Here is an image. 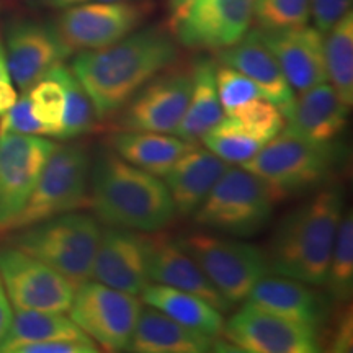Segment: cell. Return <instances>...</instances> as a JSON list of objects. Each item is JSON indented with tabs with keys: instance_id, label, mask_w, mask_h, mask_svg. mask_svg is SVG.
<instances>
[{
	"instance_id": "obj_1",
	"label": "cell",
	"mask_w": 353,
	"mask_h": 353,
	"mask_svg": "<svg viewBox=\"0 0 353 353\" xmlns=\"http://www.w3.org/2000/svg\"><path fill=\"white\" fill-rule=\"evenodd\" d=\"M176 57L174 34L154 25L100 50L79 51L70 70L87 92L97 120H108L120 113L141 87L174 65Z\"/></svg>"
},
{
	"instance_id": "obj_42",
	"label": "cell",
	"mask_w": 353,
	"mask_h": 353,
	"mask_svg": "<svg viewBox=\"0 0 353 353\" xmlns=\"http://www.w3.org/2000/svg\"><path fill=\"white\" fill-rule=\"evenodd\" d=\"M12 319H13L12 303L7 296V291H6V286H3L2 278H0V343L3 342L8 329H10Z\"/></svg>"
},
{
	"instance_id": "obj_16",
	"label": "cell",
	"mask_w": 353,
	"mask_h": 353,
	"mask_svg": "<svg viewBox=\"0 0 353 353\" xmlns=\"http://www.w3.org/2000/svg\"><path fill=\"white\" fill-rule=\"evenodd\" d=\"M54 145L43 136H0V234L23 210Z\"/></svg>"
},
{
	"instance_id": "obj_31",
	"label": "cell",
	"mask_w": 353,
	"mask_h": 353,
	"mask_svg": "<svg viewBox=\"0 0 353 353\" xmlns=\"http://www.w3.org/2000/svg\"><path fill=\"white\" fill-rule=\"evenodd\" d=\"M54 70L63 83L65 94V108L59 139L69 141L90 134L99 120H97L94 105L88 99L87 92L83 90L81 82L68 65L59 63L54 65Z\"/></svg>"
},
{
	"instance_id": "obj_2",
	"label": "cell",
	"mask_w": 353,
	"mask_h": 353,
	"mask_svg": "<svg viewBox=\"0 0 353 353\" xmlns=\"http://www.w3.org/2000/svg\"><path fill=\"white\" fill-rule=\"evenodd\" d=\"M88 203L107 226L157 232L170 226L175 206L161 176L131 165L112 148L97 149L90 159Z\"/></svg>"
},
{
	"instance_id": "obj_7",
	"label": "cell",
	"mask_w": 353,
	"mask_h": 353,
	"mask_svg": "<svg viewBox=\"0 0 353 353\" xmlns=\"http://www.w3.org/2000/svg\"><path fill=\"white\" fill-rule=\"evenodd\" d=\"M88 174L90 154L85 144L54 145L39 172L32 195L8 231H19L52 216L82 208L88 201Z\"/></svg>"
},
{
	"instance_id": "obj_45",
	"label": "cell",
	"mask_w": 353,
	"mask_h": 353,
	"mask_svg": "<svg viewBox=\"0 0 353 353\" xmlns=\"http://www.w3.org/2000/svg\"><path fill=\"white\" fill-rule=\"evenodd\" d=\"M7 79H12V77H10V72H8L6 48H3L2 38H0V81H7Z\"/></svg>"
},
{
	"instance_id": "obj_11",
	"label": "cell",
	"mask_w": 353,
	"mask_h": 353,
	"mask_svg": "<svg viewBox=\"0 0 353 353\" xmlns=\"http://www.w3.org/2000/svg\"><path fill=\"white\" fill-rule=\"evenodd\" d=\"M0 278L12 306L21 311L68 312L76 286L10 244L0 245Z\"/></svg>"
},
{
	"instance_id": "obj_23",
	"label": "cell",
	"mask_w": 353,
	"mask_h": 353,
	"mask_svg": "<svg viewBox=\"0 0 353 353\" xmlns=\"http://www.w3.org/2000/svg\"><path fill=\"white\" fill-rule=\"evenodd\" d=\"M229 169L208 148L193 144L165 174V185L175 206V214L192 216L211 188Z\"/></svg>"
},
{
	"instance_id": "obj_40",
	"label": "cell",
	"mask_w": 353,
	"mask_h": 353,
	"mask_svg": "<svg viewBox=\"0 0 353 353\" xmlns=\"http://www.w3.org/2000/svg\"><path fill=\"white\" fill-rule=\"evenodd\" d=\"M342 311L334 317L332 334H330L329 347L332 352H350L353 343V322L352 309L343 304Z\"/></svg>"
},
{
	"instance_id": "obj_3",
	"label": "cell",
	"mask_w": 353,
	"mask_h": 353,
	"mask_svg": "<svg viewBox=\"0 0 353 353\" xmlns=\"http://www.w3.org/2000/svg\"><path fill=\"white\" fill-rule=\"evenodd\" d=\"M345 211V192L339 183L321 187L306 203H301L280 219L265 254L270 273L324 285L327 265Z\"/></svg>"
},
{
	"instance_id": "obj_34",
	"label": "cell",
	"mask_w": 353,
	"mask_h": 353,
	"mask_svg": "<svg viewBox=\"0 0 353 353\" xmlns=\"http://www.w3.org/2000/svg\"><path fill=\"white\" fill-rule=\"evenodd\" d=\"M231 117L237 125L244 128L249 134L263 141L275 138L285 128V114L275 103L267 99H254L242 103L232 113L224 114Z\"/></svg>"
},
{
	"instance_id": "obj_41",
	"label": "cell",
	"mask_w": 353,
	"mask_h": 353,
	"mask_svg": "<svg viewBox=\"0 0 353 353\" xmlns=\"http://www.w3.org/2000/svg\"><path fill=\"white\" fill-rule=\"evenodd\" d=\"M94 2H114V0H25L26 6L34 10H64L69 7Z\"/></svg>"
},
{
	"instance_id": "obj_18",
	"label": "cell",
	"mask_w": 353,
	"mask_h": 353,
	"mask_svg": "<svg viewBox=\"0 0 353 353\" xmlns=\"http://www.w3.org/2000/svg\"><path fill=\"white\" fill-rule=\"evenodd\" d=\"M260 38L276 57L291 88L299 94L317 83L329 82L325 70L324 33L316 26H296V28L263 32Z\"/></svg>"
},
{
	"instance_id": "obj_13",
	"label": "cell",
	"mask_w": 353,
	"mask_h": 353,
	"mask_svg": "<svg viewBox=\"0 0 353 353\" xmlns=\"http://www.w3.org/2000/svg\"><path fill=\"white\" fill-rule=\"evenodd\" d=\"M224 337L237 350L250 353H314L321 350V332L307 325L263 311L245 301L224 322Z\"/></svg>"
},
{
	"instance_id": "obj_24",
	"label": "cell",
	"mask_w": 353,
	"mask_h": 353,
	"mask_svg": "<svg viewBox=\"0 0 353 353\" xmlns=\"http://www.w3.org/2000/svg\"><path fill=\"white\" fill-rule=\"evenodd\" d=\"M214 347V337L190 329L156 307H141L128 350L138 353H203Z\"/></svg>"
},
{
	"instance_id": "obj_35",
	"label": "cell",
	"mask_w": 353,
	"mask_h": 353,
	"mask_svg": "<svg viewBox=\"0 0 353 353\" xmlns=\"http://www.w3.org/2000/svg\"><path fill=\"white\" fill-rule=\"evenodd\" d=\"M254 19L263 32L307 25L309 0H255Z\"/></svg>"
},
{
	"instance_id": "obj_25",
	"label": "cell",
	"mask_w": 353,
	"mask_h": 353,
	"mask_svg": "<svg viewBox=\"0 0 353 353\" xmlns=\"http://www.w3.org/2000/svg\"><path fill=\"white\" fill-rule=\"evenodd\" d=\"M196 143L169 132L125 131L110 136V148L131 165L164 179L170 167Z\"/></svg>"
},
{
	"instance_id": "obj_8",
	"label": "cell",
	"mask_w": 353,
	"mask_h": 353,
	"mask_svg": "<svg viewBox=\"0 0 353 353\" xmlns=\"http://www.w3.org/2000/svg\"><path fill=\"white\" fill-rule=\"evenodd\" d=\"M175 241L232 306L245 301L255 283L270 273L265 250L249 242L208 232H188Z\"/></svg>"
},
{
	"instance_id": "obj_36",
	"label": "cell",
	"mask_w": 353,
	"mask_h": 353,
	"mask_svg": "<svg viewBox=\"0 0 353 353\" xmlns=\"http://www.w3.org/2000/svg\"><path fill=\"white\" fill-rule=\"evenodd\" d=\"M216 87H218V95L224 114L232 113L237 107L249 100L265 99L263 92L252 79L224 64L216 68Z\"/></svg>"
},
{
	"instance_id": "obj_10",
	"label": "cell",
	"mask_w": 353,
	"mask_h": 353,
	"mask_svg": "<svg viewBox=\"0 0 353 353\" xmlns=\"http://www.w3.org/2000/svg\"><path fill=\"white\" fill-rule=\"evenodd\" d=\"M68 312L97 345L107 352H123L130 347L138 324L141 301L134 294L88 280L76 288Z\"/></svg>"
},
{
	"instance_id": "obj_14",
	"label": "cell",
	"mask_w": 353,
	"mask_h": 353,
	"mask_svg": "<svg viewBox=\"0 0 353 353\" xmlns=\"http://www.w3.org/2000/svg\"><path fill=\"white\" fill-rule=\"evenodd\" d=\"M254 3L255 0H192L172 34L192 50H226L252 26Z\"/></svg>"
},
{
	"instance_id": "obj_37",
	"label": "cell",
	"mask_w": 353,
	"mask_h": 353,
	"mask_svg": "<svg viewBox=\"0 0 353 353\" xmlns=\"http://www.w3.org/2000/svg\"><path fill=\"white\" fill-rule=\"evenodd\" d=\"M23 134V136H43L51 138V132L33 114L30 97L26 92L19 97L15 105L0 117V136Z\"/></svg>"
},
{
	"instance_id": "obj_9",
	"label": "cell",
	"mask_w": 353,
	"mask_h": 353,
	"mask_svg": "<svg viewBox=\"0 0 353 353\" xmlns=\"http://www.w3.org/2000/svg\"><path fill=\"white\" fill-rule=\"evenodd\" d=\"M154 10L149 0L94 2L61 10L54 30L70 54L100 50L139 28Z\"/></svg>"
},
{
	"instance_id": "obj_32",
	"label": "cell",
	"mask_w": 353,
	"mask_h": 353,
	"mask_svg": "<svg viewBox=\"0 0 353 353\" xmlns=\"http://www.w3.org/2000/svg\"><path fill=\"white\" fill-rule=\"evenodd\" d=\"M203 144L228 164L242 165L247 161H250L262 149L265 143L249 134L231 117H224L203 138Z\"/></svg>"
},
{
	"instance_id": "obj_26",
	"label": "cell",
	"mask_w": 353,
	"mask_h": 353,
	"mask_svg": "<svg viewBox=\"0 0 353 353\" xmlns=\"http://www.w3.org/2000/svg\"><path fill=\"white\" fill-rule=\"evenodd\" d=\"M193 69V87L188 107L174 134L188 143H196L205 138L224 118L218 87H216V64L213 59L200 57Z\"/></svg>"
},
{
	"instance_id": "obj_22",
	"label": "cell",
	"mask_w": 353,
	"mask_h": 353,
	"mask_svg": "<svg viewBox=\"0 0 353 353\" xmlns=\"http://www.w3.org/2000/svg\"><path fill=\"white\" fill-rule=\"evenodd\" d=\"M348 108L329 82L301 92L286 114V130L312 143H334L345 131Z\"/></svg>"
},
{
	"instance_id": "obj_39",
	"label": "cell",
	"mask_w": 353,
	"mask_h": 353,
	"mask_svg": "<svg viewBox=\"0 0 353 353\" xmlns=\"http://www.w3.org/2000/svg\"><path fill=\"white\" fill-rule=\"evenodd\" d=\"M350 10L352 0H309V15L316 28L324 34Z\"/></svg>"
},
{
	"instance_id": "obj_17",
	"label": "cell",
	"mask_w": 353,
	"mask_h": 353,
	"mask_svg": "<svg viewBox=\"0 0 353 353\" xmlns=\"http://www.w3.org/2000/svg\"><path fill=\"white\" fill-rule=\"evenodd\" d=\"M148 236L131 229H101L92 278L110 288L141 294L149 283L145 270Z\"/></svg>"
},
{
	"instance_id": "obj_20",
	"label": "cell",
	"mask_w": 353,
	"mask_h": 353,
	"mask_svg": "<svg viewBox=\"0 0 353 353\" xmlns=\"http://www.w3.org/2000/svg\"><path fill=\"white\" fill-rule=\"evenodd\" d=\"M145 270L149 281L152 283L167 285L196 294L213 304L221 312H226L232 307V304L211 283L200 265L176 244L175 239L161 231L154 236H148Z\"/></svg>"
},
{
	"instance_id": "obj_44",
	"label": "cell",
	"mask_w": 353,
	"mask_h": 353,
	"mask_svg": "<svg viewBox=\"0 0 353 353\" xmlns=\"http://www.w3.org/2000/svg\"><path fill=\"white\" fill-rule=\"evenodd\" d=\"M192 0H170V30L183 19Z\"/></svg>"
},
{
	"instance_id": "obj_21",
	"label": "cell",
	"mask_w": 353,
	"mask_h": 353,
	"mask_svg": "<svg viewBox=\"0 0 353 353\" xmlns=\"http://www.w3.org/2000/svg\"><path fill=\"white\" fill-rule=\"evenodd\" d=\"M219 61L252 79L263 92L265 99L273 101L285 117L290 113L296 97L276 57L260 38L259 30H249L241 41L221 50Z\"/></svg>"
},
{
	"instance_id": "obj_27",
	"label": "cell",
	"mask_w": 353,
	"mask_h": 353,
	"mask_svg": "<svg viewBox=\"0 0 353 353\" xmlns=\"http://www.w3.org/2000/svg\"><path fill=\"white\" fill-rule=\"evenodd\" d=\"M141 298L144 304L156 307L157 311L164 312L190 329H195L214 339L223 335L224 317L221 311L196 294L167 285L148 283L141 291Z\"/></svg>"
},
{
	"instance_id": "obj_30",
	"label": "cell",
	"mask_w": 353,
	"mask_h": 353,
	"mask_svg": "<svg viewBox=\"0 0 353 353\" xmlns=\"http://www.w3.org/2000/svg\"><path fill=\"white\" fill-rule=\"evenodd\" d=\"M324 285L327 296L335 306H343L350 301L353 293V216L352 211H343L327 265Z\"/></svg>"
},
{
	"instance_id": "obj_33",
	"label": "cell",
	"mask_w": 353,
	"mask_h": 353,
	"mask_svg": "<svg viewBox=\"0 0 353 353\" xmlns=\"http://www.w3.org/2000/svg\"><path fill=\"white\" fill-rule=\"evenodd\" d=\"M25 92L30 97V103H32L37 120L50 130L51 138L59 139L65 108V94L54 68L48 70L46 76Z\"/></svg>"
},
{
	"instance_id": "obj_28",
	"label": "cell",
	"mask_w": 353,
	"mask_h": 353,
	"mask_svg": "<svg viewBox=\"0 0 353 353\" xmlns=\"http://www.w3.org/2000/svg\"><path fill=\"white\" fill-rule=\"evenodd\" d=\"M81 334H83V330L79 329L70 317L64 316V312L17 309L10 329L3 342L0 343V352L17 353L19 348L25 345L52 341V339L74 337Z\"/></svg>"
},
{
	"instance_id": "obj_4",
	"label": "cell",
	"mask_w": 353,
	"mask_h": 353,
	"mask_svg": "<svg viewBox=\"0 0 353 353\" xmlns=\"http://www.w3.org/2000/svg\"><path fill=\"white\" fill-rule=\"evenodd\" d=\"M341 162L339 145L312 143L285 130L242 167L267 183L276 201H281L324 187Z\"/></svg>"
},
{
	"instance_id": "obj_15",
	"label": "cell",
	"mask_w": 353,
	"mask_h": 353,
	"mask_svg": "<svg viewBox=\"0 0 353 353\" xmlns=\"http://www.w3.org/2000/svg\"><path fill=\"white\" fill-rule=\"evenodd\" d=\"M3 48L12 82L23 92L70 56L52 21L28 17H17L6 25Z\"/></svg>"
},
{
	"instance_id": "obj_6",
	"label": "cell",
	"mask_w": 353,
	"mask_h": 353,
	"mask_svg": "<svg viewBox=\"0 0 353 353\" xmlns=\"http://www.w3.org/2000/svg\"><path fill=\"white\" fill-rule=\"evenodd\" d=\"M276 198L252 172L229 169L193 213L196 226L231 237H254L270 223Z\"/></svg>"
},
{
	"instance_id": "obj_5",
	"label": "cell",
	"mask_w": 353,
	"mask_h": 353,
	"mask_svg": "<svg viewBox=\"0 0 353 353\" xmlns=\"http://www.w3.org/2000/svg\"><path fill=\"white\" fill-rule=\"evenodd\" d=\"M100 234L99 219L76 210L13 231L7 244L46 263L77 288L92 280Z\"/></svg>"
},
{
	"instance_id": "obj_19",
	"label": "cell",
	"mask_w": 353,
	"mask_h": 353,
	"mask_svg": "<svg viewBox=\"0 0 353 353\" xmlns=\"http://www.w3.org/2000/svg\"><path fill=\"white\" fill-rule=\"evenodd\" d=\"M245 301L317 332H322L332 314V303L327 294L312 288V285L281 275H265L250 290Z\"/></svg>"
},
{
	"instance_id": "obj_12",
	"label": "cell",
	"mask_w": 353,
	"mask_h": 353,
	"mask_svg": "<svg viewBox=\"0 0 353 353\" xmlns=\"http://www.w3.org/2000/svg\"><path fill=\"white\" fill-rule=\"evenodd\" d=\"M193 69L170 65L141 87L120 110L117 126L125 131L174 132L188 107Z\"/></svg>"
},
{
	"instance_id": "obj_43",
	"label": "cell",
	"mask_w": 353,
	"mask_h": 353,
	"mask_svg": "<svg viewBox=\"0 0 353 353\" xmlns=\"http://www.w3.org/2000/svg\"><path fill=\"white\" fill-rule=\"evenodd\" d=\"M17 100H19V94H17V88L13 87L12 79L0 81V117L7 113Z\"/></svg>"
},
{
	"instance_id": "obj_38",
	"label": "cell",
	"mask_w": 353,
	"mask_h": 353,
	"mask_svg": "<svg viewBox=\"0 0 353 353\" xmlns=\"http://www.w3.org/2000/svg\"><path fill=\"white\" fill-rule=\"evenodd\" d=\"M100 347L94 339H90L83 332L74 337H61L52 341L32 343L19 348L17 353H97Z\"/></svg>"
},
{
	"instance_id": "obj_29",
	"label": "cell",
	"mask_w": 353,
	"mask_h": 353,
	"mask_svg": "<svg viewBox=\"0 0 353 353\" xmlns=\"http://www.w3.org/2000/svg\"><path fill=\"white\" fill-rule=\"evenodd\" d=\"M324 38L327 81L348 108L353 103V15L352 10L329 30Z\"/></svg>"
}]
</instances>
